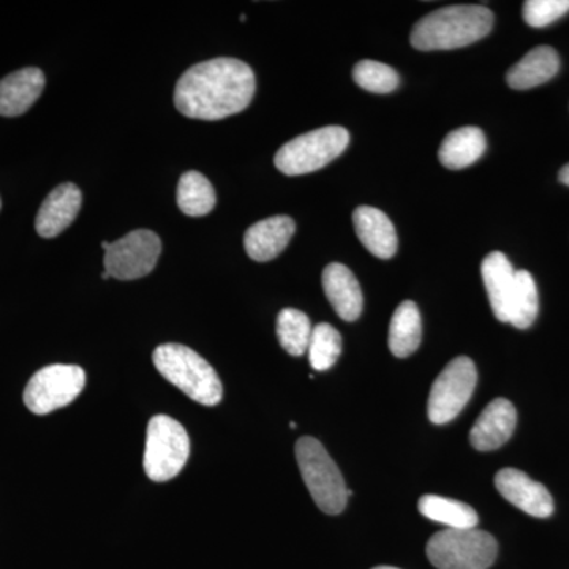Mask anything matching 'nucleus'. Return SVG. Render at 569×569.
I'll return each instance as SVG.
<instances>
[{"label": "nucleus", "mask_w": 569, "mask_h": 569, "mask_svg": "<svg viewBox=\"0 0 569 569\" xmlns=\"http://www.w3.org/2000/svg\"><path fill=\"white\" fill-rule=\"evenodd\" d=\"M253 70L238 59L219 58L190 67L179 78L174 104L187 118L220 121L244 111L253 100Z\"/></svg>", "instance_id": "obj_1"}, {"label": "nucleus", "mask_w": 569, "mask_h": 569, "mask_svg": "<svg viewBox=\"0 0 569 569\" xmlns=\"http://www.w3.org/2000/svg\"><path fill=\"white\" fill-rule=\"evenodd\" d=\"M492 26V11L486 7H445L419 20L410 41L419 51L458 50L485 39Z\"/></svg>", "instance_id": "obj_2"}, {"label": "nucleus", "mask_w": 569, "mask_h": 569, "mask_svg": "<svg viewBox=\"0 0 569 569\" xmlns=\"http://www.w3.org/2000/svg\"><path fill=\"white\" fill-rule=\"evenodd\" d=\"M153 365L160 376L194 402L213 407L222 400V381L213 367L192 348L164 343L153 351Z\"/></svg>", "instance_id": "obj_3"}, {"label": "nucleus", "mask_w": 569, "mask_h": 569, "mask_svg": "<svg viewBox=\"0 0 569 569\" xmlns=\"http://www.w3.org/2000/svg\"><path fill=\"white\" fill-rule=\"evenodd\" d=\"M295 449L302 479L317 507L326 515H340L351 492L335 460L313 437L299 438Z\"/></svg>", "instance_id": "obj_4"}, {"label": "nucleus", "mask_w": 569, "mask_h": 569, "mask_svg": "<svg viewBox=\"0 0 569 569\" xmlns=\"http://www.w3.org/2000/svg\"><path fill=\"white\" fill-rule=\"evenodd\" d=\"M497 541L488 531L447 529L427 542L426 553L438 569H488L497 559Z\"/></svg>", "instance_id": "obj_5"}, {"label": "nucleus", "mask_w": 569, "mask_h": 569, "mask_svg": "<svg viewBox=\"0 0 569 569\" xmlns=\"http://www.w3.org/2000/svg\"><path fill=\"white\" fill-rule=\"evenodd\" d=\"M350 133L343 127H323L301 134L276 153L277 170L287 176H301L321 170L346 151Z\"/></svg>", "instance_id": "obj_6"}, {"label": "nucleus", "mask_w": 569, "mask_h": 569, "mask_svg": "<svg viewBox=\"0 0 569 569\" xmlns=\"http://www.w3.org/2000/svg\"><path fill=\"white\" fill-rule=\"evenodd\" d=\"M190 456V438L176 419L159 415L149 421L144 471L156 482L178 477Z\"/></svg>", "instance_id": "obj_7"}, {"label": "nucleus", "mask_w": 569, "mask_h": 569, "mask_svg": "<svg viewBox=\"0 0 569 569\" xmlns=\"http://www.w3.org/2000/svg\"><path fill=\"white\" fill-rule=\"evenodd\" d=\"M477 366L467 356L452 359L440 376L433 381L430 389L427 415L433 425L441 426L452 421L477 388Z\"/></svg>", "instance_id": "obj_8"}, {"label": "nucleus", "mask_w": 569, "mask_h": 569, "mask_svg": "<svg viewBox=\"0 0 569 569\" xmlns=\"http://www.w3.org/2000/svg\"><path fill=\"white\" fill-rule=\"evenodd\" d=\"M86 372L80 366L54 365L33 373L24 389V403L33 415H48L70 406L81 395Z\"/></svg>", "instance_id": "obj_9"}, {"label": "nucleus", "mask_w": 569, "mask_h": 569, "mask_svg": "<svg viewBox=\"0 0 569 569\" xmlns=\"http://www.w3.org/2000/svg\"><path fill=\"white\" fill-rule=\"evenodd\" d=\"M162 253V241L149 230H137L104 250V271L118 280H137L151 274Z\"/></svg>", "instance_id": "obj_10"}, {"label": "nucleus", "mask_w": 569, "mask_h": 569, "mask_svg": "<svg viewBox=\"0 0 569 569\" xmlns=\"http://www.w3.org/2000/svg\"><path fill=\"white\" fill-rule=\"evenodd\" d=\"M496 488L509 503L522 509L526 515L545 519L552 516L553 498L546 486L533 481L518 468H503L496 477Z\"/></svg>", "instance_id": "obj_11"}, {"label": "nucleus", "mask_w": 569, "mask_h": 569, "mask_svg": "<svg viewBox=\"0 0 569 569\" xmlns=\"http://www.w3.org/2000/svg\"><path fill=\"white\" fill-rule=\"evenodd\" d=\"M518 425L516 408L507 399H496L485 408L470 432L471 447L478 451H493L503 447Z\"/></svg>", "instance_id": "obj_12"}, {"label": "nucleus", "mask_w": 569, "mask_h": 569, "mask_svg": "<svg viewBox=\"0 0 569 569\" xmlns=\"http://www.w3.org/2000/svg\"><path fill=\"white\" fill-rule=\"evenodd\" d=\"M82 204V193L74 183L56 187L41 204L36 219V230L41 238H56L77 219Z\"/></svg>", "instance_id": "obj_13"}, {"label": "nucleus", "mask_w": 569, "mask_h": 569, "mask_svg": "<svg viewBox=\"0 0 569 569\" xmlns=\"http://www.w3.org/2000/svg\"><path fill=\"white\" fill-rule=\"evenodd\" d=\"M295 220L287 216L269 217L246 231V252L258 263L274 260L293 238Z\"/></svg>", "instance_id": "obj_14"}, {"label": "nucleus", "mask_w": 569, "mask_h": 569, "mask_svg": "<svg viewBox=\"0 0 569 569\" xmlns=\"http://www.w3.org/2000/svg\"><path fill=\"white\" fill-rule=\"evenodd\" d=\"M326 298L335 307L337 316L343 321L358 320L365 307V298L358 279L346 264L331 263L323 271Z\"/></svg>", "instance_id": "obj_15"}, {"label": "nucleus", "mask_w": 569, "mask_h": 569, "mask_svg": "<svg viewBox=\"0 0 569 569\" xmlns=\"http://www.w3.org/2000/svg\"><path fill=\"white\" fill-rule=\"evenodd\" d=\"M44 74L36 67L13 71L0 80V116L17 118L24 114L44 89Z\"/></svg>", "instance_id": "obj_16"}, {"label": "nucleus", "mask_w": 569, "mask_h": 569, "mask_svg": "<svg viewBox=\"0 0 569 569\" xmlns=\"http://www.w3.org/2000/svg\"><path fill=\"white\" fill-rule=\"evenodd\" d=\"M356 234L370 253L381 260H389L397 252L395 224L380 209L372 206H359L353 212Z\"/></svg>", "instance_id": "obj_17"}, {"label": "nucleus", "mask_w": 569, "mask_h": 569, "mask_svg": "<svg viewBox=\"0 0 569 569\" xmlns=\"http://www.w3.org/2000/svg\"><path fill=\"white\" fill-rule=\"evenodd\" d=\"M481 276L485 280L493 316L501 323H508L509 306H511L512 291H515L516 271L512 264L509 263L507 254L501 252L489 253L482 261Z\"/></svg>", "instance_id": "obj_18"}, {"label": "nucleus", "mask_w": 569, "mask_h": 569, "mask_svg": "<svg viewBox=\"0 0 569 569\" xmlns=\"http://www.w3.org/2000/svg\"><path fill=\"white\" fill-rule=\"evenodd\" d=\"M560 69V58L550 47H538L531 50L511 70L508 71L509 88L527 91L552 80Z\"/></svg>", "instance_id": "obj_19"}, {"label": "nucleus", "mask_w": 569, "mask_h": 569, "mask_svg": "<svg viewBox=\"0 0 569 569\" xmlns=\"http://www.w3.org/2000/svg\"><path fill=\"white\" fill-rule=\"evenodd\" d=\"M486 146L488 142L482 130L477 127H462L445 138L438 159L448 170H463L481 159Z\"/></svg>", "instance_id": "obj_20"}, {"label": "nucleus", "mask_w": 569, "mask_h": 569, "mask_svg": "<svg viewBox=\"0 0 569 569\" xmlns=\"http://www.w3.org/2000/svg\"><path fill=\"white\" fill-rule=\"evenodd\" d=\"M422 326L418 306L413 301H403L397 307L389 325V350L397 358L413 355L421 346Z\"/></svg>", "instance_id": "obj_21"}, {"label": "nucleus", "mask_w": 569, "mask_h": 569, "mask_svg": "<svg viewBox=\"0 0 569 569\" xmlns=\"http://www.w3.org/2000/svg\"><path fill=\"white\" fill-rule=\"evenodd\" d=\"M418 509L425 518L443 523L448 529H475L478 526V515L473 508L440 496L419 498Z\"/></svg>", "instance_id": "obj_22"}, {"label": "nucleus", "mask_w": 569, "mask_h": 569, "mask_svg": "<svg viewBox=\"0 0 569 569\" xmlns=\"http://www.w3.org/2000/svg\"><path fill=\"white\" fill-rule=\"evenodd\" d=\"M217 197L212 183L198 171H187L179 179L178 204L186 216H206L216 208Z\"/></svg>", "instance_id": "obj_23"}, {"label": "nucleus", "mask_w": 569, "mask_h": 569, "mask_svg": "<svg viewBox=\"0 0 569 569\" xmlns=\"http://www.w3.org/2000/svg\"><path fill=\"white\" fill-rule=\"evenodd\" d=\"M539 310L538 288L529 271H516L515 291L509 306V321L519 329L530 328Z\"/></svg>", "instance_id": "obj_24"}, {"label": "nucleus", "mask_w": 569, "mask_h": 569, "mask_svg": "<svg viewBox=\"0 0 569 569\" xmlns=\"http://www.w3.org/2000/svg\"><path fill=\"white\" fill-rule=\"evenodd\" d=\"M312 325L301 310L283 309L277 317V337L288 355L302 356L309 348Z\"/></svg>", "instance_id": "obj_25"}, {"label": "nucleus", "mask_w": 569, "mask_h": 569, "mask_svg": "<svg viewBox=\"0 0 569 569\" xmlns=\"http://www.w3.org/2000/svg\"><path fill=\"white\" fill-rule=\"evenodd\" d=\"M307 353H309L310 366L317 372H325V370L331 369L336 365L337 359L342 353V337L331 325H317L312 329Z\"/></svg>", "instance_id": "obj_26"}, {"label": "nucleus", "mask_w": 569, "mask_h": 569, "mask_svg": "<svg viewBox=\"0 0 569 569\" xmlns=\"http://www.w3.org/2000/svg\"><path fill=\"white\" fill-rule=\"evenodd\" d=\"M353 80L359 88L373 93L396 91L400 78L397 71L387 63L361 61L353 70Z\"/></svg>", "instance_id": "obj_27"}, {"label": "nucleus", "mask_w": 569, "mask_h": 569, "mask_svg": "<svg viewBox=\"0 0 569 569\" xmlns=\"http://www.w3.org/2000/svg\"><path fill=\"white\" fill-rule=\"evenodd\" d=\"M569 11V0H527L523 3V20L531 28H548Z\"/></svg>", "instance_id": "obj_28"}, {"label": "nucleus", "mask_w": 569, "mask_h": 569, "mask_svg": "<svg viewBox=\"0 0 569 569\" xmlns=\"http://www.w3.org/2000/svg\"><path fill=\"white\" fill-rule=\"evenodd\" d=\"M559 179L561 183L569 187V163L561 168Z\"/></svg>", "instance_id": "obj_29"}, {"label": "nucleus", "mask_w": 569, "mask_h": 569, "mask_svg": "<svg viewBox=\"0 0 569 569\" xmlns=\"http://www.w3.org/2000/svg\"><path fill=\"white\" fill-rule=\"evenodd\" d=\"M108 247H110V242L103 241V242H102V249H103V250H107V249H108Z\"/></svg>", "instance_id": "obj_30"}, {"label": "nucleus", "mask_w": 569, "mask_h": 569, "mask_svg": "<svg viewBox=\"0 0 569 569\" xmlns=\"http://www.w3.org/2000/svg\"><path fill=\"white\" fill-rule=\"evenodd\" d=\"M102 279H103V280L110 279V274H108V272H107V271H103V272H102Z\"/></svg>", "instance_id": "obj_31"}, {"label": "nucleus", "mask_w": 569, "mask_h": 569, "mask_svg": "<svg viewBox=\"0 0 569 569\" xmlns=\"http://www.w3.org/2000/svg\"><path fill=\"white\" fill-rule=\"evenodd\" d=\"M372 569H399V568H395V567H376V568H372Z\"/></svg>", "instance_id": "obj_32"}, {"label": "nucleus", "mask_w": 569, "mask_h": 569, "mask_svg": "<svg viewBox=\"0 0 569 569\" xmlns=\"http://www.w3.org/2000/svg\"><path fill=\"white\" fill-rule=\"evenodd\" d=\"M0 208H2V201H0Z\"/></svg>", "instance_id": "obj_33"}]
</instances>
